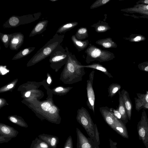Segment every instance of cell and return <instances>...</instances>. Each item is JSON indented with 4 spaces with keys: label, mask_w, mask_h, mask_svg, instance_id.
<instances>
[{
    "label": "cell",
    "mask_w": 148,
    "mask_h": 148,
    "mask_svg": "<svg viewBox=\"0 0 148 148\" xmlns=\"http://www.w3.org/2000/svg\"><path fill=\"white\" fill-rule=\"evenodd\" d=\"M146 93L148 95V91H147Z\"/></svg>",
    "instance_id": "681fc988"
},
{
    "label": "cell",
    "mask_w": 148,
    "mask_h": 148,
    "mask_svg": "<svg viewBox=\"0 0 148 148\" xmlns=\"http://www.w3.org/2000/svg\"><path fill=\"white\" fill-rule=\"evenodd\" d=\"M78 24V23L75 21L66 23L62 25L56 31V33H65L74 28Z\"/></svg>",
    "instance_id": "7402d4cb"
},
{
    "label": "cell",
    "mask_w": 148,
    "mask_h": 148,
    "mask_svg": "<svg viewBox=\"0 0 148 148\" xmlns=\"http://www.w3.org/2000/svg\"><path fill=\"white\" fill-rule=\"evenodd\" d=\"M141 15L139 16L138 18H141L148 19V11H143L138 12L137 13Z\"/></svg>",
    "instance_id": "d590c367"
},
{
    "label": "cell",
    "mask_w": 148,
    "mask_h": 148,
    "mask_svg": "<svg viewBox=\"0 0 148 148\" xmlns=\"http://www.w3.org/2000/svg\"><path fill=\"white\" fill-rule=\"evenodd\" d=\"M109 141L110 148H117L116 146L117 143L116 142H113L110 138L109 139Z\"/></svg>",
    "instance_id": "8d00e7d4"
},
{
    "label": "cell",
    "mask_w": 148,
    "mask_h": 148,
    "mask_svg": "<svg viewBox=\"0 0 148 148\" xmlns=\"http://www.w3.org/2000/svg\"><path fill=\"white\" fill-rule=\"evenodd\" d=\"M137 130L140 139L146 148H148V119L145 110H143L140 120L138 123Z\"/></svg>",
    "instance_id": "8992f818"
},
{
    "label": "cell",
    "mask_w": 148,
    "mask_h": 148,
    "mask_svg": "<svg viewBox=\"0 0 148 148\" xmlns=\"http://www.w3.org/2000/svg\"><path fill=\"white\" fill-rule=\"evenodd\" d=\"M12 128L6 126H1L0 130L3 134L7 135H12V132H13Z\"/></svg>",
    "instance_id": "4dcf8cb0"
},
{
    "label": "cell",
    "mask_w": 148,
    "mask_h": 148,
    "mask_svg": "<svg viewBox=\"0 0 148 148\" xmlns=\"http://www.w3.org/2000/svg\"><path fill=\"white\" fill-rule=\"evenodd\" d=\"M76 119L78 123L85 130L89 137L94 141L95 124L87 110L83 107L78 109Z\"/></svg>",
    "instance_id": "277c9868"
},
{
    "label": "cell",
    "mask_w": 148,
    "mask_h": 148,
    "mask_svg": "<svg viewBox=\"0 0 148 148\" xmlns=\"http://www.w3.org/2000/svg\"><path fill=\"white\" fill-rule=\"evenodd\" d=\"M41 107L42 109L45 111H49L51 108V105L50 104L47 102L43 103L41 105Z\"/></svg>",
    "instance_id": "e575fe53"
},
{
    "label": "cell",
    "mask_w": 148,
    "mask_h": 148,
    "mask_svg": "<svg viewBox=\"0 0 148 148\" xmlns=\"http://www.w3.org/2000/svg\"><path fill=\"white\" fill-rule=\"evenodd\" d=\"M75 35L76 38L78 40H84L88 36V29L86 27H81L77 30Z\"/></svg>",
    "instance_id": "cb8c5ba5"
},
{
    "label": "cell",
    "mask_w": 148,
    "mask_h": 148,
    "mask_svg": "<svg viewBox=\"0 0 148 148\" xmlns=\"http://www.w3.org/2000/svg\"><path fill=\"white\" fill-rule=\"evenodd\" d=\"M77 136V148H93V140L86 137L78 128L76 129Z\"/></svg>",
    "instance_id": "9c48e42d"
},
{
    "label": "cell",
    "mask_w": 148,
    "mask_h": 148,
    "mask_svg": "<svg viewBox=\"0 0 148 148\" xmlns=\"http://www.w3.org/2000/svg\"><path fill=\"white\" fill-rule=\"evenodd\" d=\"M138 66L140 70L148 72V61L139 63L138 64Z\"/></svg>",
    "instance_id": "1f68e13d"
},
{
    "label": "cell",
    "mask_w": 148,
    "mask_h": 148,
    "mask_svg": "<svg viewBox=\"0 0 148 148\" xmlns=\"http://www.w3.org/2000/svg\"><path fill=\"white\" fill-rule=\"evenodd\" d=\"M30 92L29 91L26 92L25 95V97H29L30 95Z\"/></svg>",
    "instance_id": "7bdbcfd3"
},
{
    "label": "cell",
    "mask_w": 148,
    "mask_h": 148,
    "mask_svg": "<svg viewBox=\"0 0 148 148\" xmlns=\"http://www.w3.org/2000/svg\"><path fill=\"white\" fill-rule=\"evenodd\" d=\"M10 121L14 123H16L17 121V119L14 117H11L10 118Z\"/></svg>",
    "instance_id": "60d3db41"
},
{
    "label": "cell",
    "mask_w": 148,
    "mask_h": 148,
    "mask_svg": "<svg viewBox=\"0 0 148 148\" xmlns=\"http://www.w3.org/2000/svg\"><path fill=\"white\" fill-rule=\"evenodd\" d=\"M121 93L124 101L128 119L130 120L133 108L132 103L129 94L127 91L123 89L122 90Z\"/></svg>",
    "instance_id": "4fadbf2b"
},
{
    "label": "cell",
    "mask_w": 148,
    "mask_h": 148,
    "mask_svg": "<svg viewBox=\"0 0 148 148\" xmlns=\"http://www.w3.org/2000/svg\"><path fill=\"white\" fill-rule=\"evenodd\" d=\"M69 53L67 47H65L64 49L60 45L56 48L50 56V61L53 63H57L60 65L66 64Z\"/></svg>",
    "instance_id": "52a82bcc"
},
{
    "label": "cell",
    "mask_w": 148,
    "mask_h": 148,
    "mask_svg": "<svg viewBox=\"0 0 148 148\" xmlns=\"http://www.w3.org/2000/svg\"><path fill=\"white\" fill-rule=\"evenodd\" d=\"M34 47L25 48L20 51L13 57L12 60H16L26 56L31 53L35 49Z\"/></svg>",
    "instance_id": "603a6c76"
},
{
    "label": "cell",
    "mask_w": 148,
    "mask_h": 148,
    "mask_svg": "<svg viewBox=\"0 0 148 148\" xmlns=\"http://www.w3.org/2000/svg\"><path fill=\"white\" fill-rule=\"evenodd\" d=\"M46 142L52 147H56L58 142V138L56 137H49L46 138Z\"/></svg>",
    "instance_id": "f546056e"
},
{
    "label": "cell",
    "mask_w": 148,
    "mask_h": 148,
    "mask_svg": "<svg viewBox=\"0 0 148 148\" xmlns=\"http://www.w3.org/2000/svg\"><path fill=\"white\" fill-rule=\"evenodd\" d=\"M64 148H73V141L71 136L68 137Z\"/></svg>",
    "instance_id": "d6a6232c"
},
{
    "label": "cell",
    "mask_w": 148,
    "mask_h": 148,
    "mask_svg": "<svg viewBox=\"0 0 148 148\" xmlns=\"http://www.w3.org/2000/svg\"><path fill=\"white\" fill-rule=\"evenodd\" d=\"M124 38L132 42H138L144 41L146 40L145 36L138 34H132L128 37H125Z\"/></svg>",
    "instance_id": "484cf974"
},
{
    "label": "cell",
    "mask_w": 148,
    "mask_h": 148,
    "mask_svg": "<svg viewBox=\"0 0 148 148\" xmlns=\"http://www.w3.org/2000/svg\"><path fill=\"white\" fill-rule=\"evenodd\" d=\"M136 4L148 5V0H140L136 2Z\"/></svg>",
    "instance_id": "74e56055"
},
{
    "label": "cell",
    "mask_w": 148,
    "mask_h": 148,
    "mask_svg": "<svg viewBox=\"0 0 148 148\" xmlns=\"http://www.w3.org/2000/svg\"><path fill=\"white\" fill-rule=\"evenodd\" d=\"M0 104H1V99H0Z\"/></svg>",
    "instance_id": "c3c4849f"
},
{
    "label": "cell",
    "mask_w": 148,
    "mask_h": 148,
    "mask_svg": "<svg viewBox=\"0 0 148 148\" xmlns=\"http://www.w3.org/2000/svg\"><path fill=\"white\" fill-rule=\"evenodd\" d=\"M57 110V108L55 106L51 107L49 110V112L51 114H53L55 113Z\"/></svg>",
    "instance_id": "f35d334b"
},
{
    "label": "cell",
    "mask_w": 148,
    "mask_h": 148,
    "mask_svg": "<svg viewBox=\"0 0 148 148\" xmlns=\"http://www.w3.org/2000/svg\"><path fill=\"white\" fill-rule=\"evenodd\" d=\"M51 80L50 77H48V78L47 80V82L49 84H50L51 82Z\"/></svg>",
    "instance_id": "b9f144b4"
},
{
    "label": "cell",
    "mask_w": 148,
    "mask_h": 148,
    "mask_svg": "<svg viewBox=\"0 0 148 148\" xmlns=\"http://www.w3.org/2000/svg\"><path fill=\"white\" fill-rule=\"evenodd\" d=\"M64 37V35H59L56 33L52 38L37 51L31 61L37 62L50 56L56 48L60 45Z\"/></svg>",
    "instance_id": "7a4b0ae2"
},
{
    "label": "cell",
    "mask_w": 148,
    "mask_h": 148,
    "mask_svg": "<svg viewBox=\"0 0 148 148\" xmlns=\"http://www.w3.org/2000/svg\"><path fill=\"white\" fill-rule=\"evenodd\" d=\"M13 86V84H11L10 85H8L7 86V88H12Z\"/></svg>",
    "instance_id": "f6af8a7d"
},
{
    "label": "cell",
    "mask_w": 148,
    "mask_h": 148,
    "mask_svg": "<svg viewBox=\"0 0 148 148\" xmlns=\"http://www.w3.org/2000/svg\"><path fill=\"white\" fill-rule=\"evenodd\" d=\"M49 21L47 20L40 21L34 26L29 35V37L40 34L46 29Z\"/></svg>",
    "instance_id": "9a60e30c"
},
{
    "label": "cell",
    "mask_w": 148,
    "mask_h": 148,
    "mask_svg": "<svg viewBox=\"0 0 148 148\" xmlns=\"http://www.w3.org/2000/svg\"><path fill=\"white\" fill-rule=\"evenodd\" d=\"M95 70H93L89 75V79L87 81L86 90L87 100L86 104L88 108L95 113V96L93 90V84Z\"/></svg>",
    "instance_id": "ba28073f"
},
{
    "label": "cell",
    "mask_w": 148,
    "mask_h": 148,
    "mask_svg": "<svg viewBox=\"0 0 148 148\" xmlns=\"http://www.w3.org/2000/svg\"><path fill=\"white\" fill-rule=\"evenodd\" d=\"M143 108L148 109V103L145 104L143 107Z\"/></svg>",
    "instance_id": "ee69618b"
},
{
    "label": "cell",
    "mask_w": 148,
    "mask_h": 148,
    "mask_svg": "<svg viewBox=\"0 0 148 148\" xmlns=\"http://www.w3.org/2000/svg\"><path fill=\"white\" fill-rule=\"evenodd\" d=\"M82 66L84 68L93 69L100 71L107 75L109 77L112 78L113 77L106 67L99 63H94L91 64L86 65H82Z\"/></svg>",
    "instance_id": "44dd1931"
},
{
    "label": "cell",
    "mask_w": 148,
    "mask_h": 148,
    "mask_svg": "<svg viewBox=\"0 0 148 148\" xmlns=\"http://www.w3.org/2000/svg\"><path fill=\"white\" fill-rule=\"evenodd\" d=\"M99 111L105 122L113 130L114 116L110 108L107 106L101 107L99 108Z\"/></svg>",
    "instance_id": "8fae6325"
},
{
    "label": "cell",
    "mask_w": 148,
    "mask_h": 148,
    "mask_svg": "<svg viewBox=\"0 0 148 148\" xmlns=\"http://www.w3.org/2000/svg\"><path fill=\"white\" fill-rule=\"evenodd\" d=\"M121 87L120 85L117 83L111 84L108 88L109 94L108 96L111 98L114 97L119 91Z\"/></svg>",
    "instance_id": "d4e9b609"
},
{
    "label": "cell",
    "mask_w": 148,
    "mask_h": 148,
    "mask_svg": "<svg viewBox=\"0 0 148 148\" xmlns=\"http://www.w3.org/2000/svg\"><path fill=\"white\" fill-rule=\"evenodd\" d=\"M110 0H97L94 2L90 6V9H93L104 5Z\"/></svg>",
    "instance_id": "83f0119b"
},
{
    "label": "cell",
    "mask_w": 148,
    "mask_h": 148,
    "mask_svg": "<svg viewBox=\"0 0 148 148\" xmlns=\"http://www.w3.org/2000/svg\"><path fill=\"white\" fill-rule=\"evenodd\" d=\"M110 109L112 111L114 116L117 119L120 121H121V116L120 113L119 112L118 109H115L113 108H111Z\"/></svg>",
    "instance_id": "836d02e7"
},
{
    "label": "cell",
    "mask_w": 148,
    "mask_h": 148,
    "mask_svg": "<svg viewBox=\"0 0 148 148\" xmlns=\"http://www.w3.org/2000/svg\"><path fill=\"white\" fill-rule=\"evenodd\" d=\"M40 12L19 16L13 15L2 25L4 28L16 27L21 25L31 23L38 20L41 15Z\"/></svg>",
    "instance_id": "5b68a950"
},
{
    "label": "cell",
    "mask_w": 148,
    "mask_h": 148,
    "mask_svg": "<svg viewBox=\"0 0 148 148\" xmlns=\"http://www.w3.org/2000/svg\"><path fill=\"white\" fill-rule=\"evenodd\" d=\"M94 142L95 145L99 146L100 144L99 133L96 124H95L94 126Z\"/></svg>",
    "instance_id": "f1b7e54d"
},
{
    "label": "cell",
    "mask_w": 148,
    "mask_h": 148,
    "mask_svg": "<svg viewBox=\"0 0 148 148\" xmlns=\"http://www.w3.org/2000/svg\"><path fill=\"white\" fill-rule=\"evenodd\" d=\"M40 147L41 148H48V145L45 142H42L40 144Z\"/></svg>",
    "instance_id": "ab89813d"
},
{
    "label": "cell",
    "mask_w": 148,
    "mask_h": 148,
    "mask_svg": "<svg viewBox=\"0 0 148 148\" xmlns=\"http://www.w3.org/2000/svg\"><path fill=\"white\" fill-rule=\"evenodd\" d=\"M50 1H51L52 2H54L56 1H58V0H49Z\"/></svg>",
    "instance_id": "7dc6e473"
},
{
    "label": "cell",
    "mask_w": 148,
    "mask_h": 148,
    "mask_svg": "<svg viewBox=\"0 0 148 148\" xmlns=\"http://www.w3.org/2000/svg\"><path fill=\"white\" fill-rule=\"evenodd\" d=\"M71 39L75 47L79 52L86 48L89 44L88 40H78L76 38L75 35L72 36Z\"/></svg>",
    "instance_id": "d6986e66"
},
{
    "label": "cell",
    "mask_w": 148,
    "mask_h": 148,
    "mask_svg": "<svg viewBox=\"0 0 148 148\" xmlns=\"http://www.w3.org/2000/svg\"><path fill=\"white\" fill-rule=\"evenodd\" d=\"M91 27L94 28L95 31L97 33L105 32L111 29L107 23L101 21L91 25Z\"/></svg>",
    "instance_id": "ffe728a7"
},
{
    "label": "cell",
    "mask_w": 148,
    "mask_h": 148,
    "mask_svg": "<svg viewBox=\"0 0 148 148\" xmlns=\"http://www.w3.org/2000/svg\"><path fill=\"white\" fill-rule=\"evenodd\" d=\"M12 34H10L0 33V39L5 47L7 48L9 45Z\"/></svg>",
    "instance_id": "4316f807"
},
{
    "label": "cell",
    "mask_w": 148,
    "mask_h": 148,
    "mask_svg": "<svg viewBox=\"0 0 148 148\" xmlns=\"http://www.w3.org/2000/svg\"><path fill=\"white\" fill-rule=\"evenodd\" d=\"M89 45L84 52L86 54V62L88 64L95 61L107 62L115 58L114 54L110 51L102 50L90 43Z\"/></svg>",
    "instance_id": "3957f363"
},
{
    "label": "cell",
    "mask_w": 148,
    "mask_h": 148,
    "mask_svg": "<svg viewBox=\"0 0 148 148\" xmlns=\"http://www.w3.org/2000/svg\"><path fill=\"white\" fill-rule=\"evenodd\" d=\"M136 95L138 98H134L135 109L139 111L143 108L145 104L148 103V95L146 93H137Z\"/></svg>",
    "instance_id": "2e32d148"
},
{
    "label": "cell",
    "mask_w": 148,
    "mask_h": 148,
    "mask_svg": "<svg viewBox=\"0 0 148 148\" xmlns=\"http://www.w3.org/2000/svg\"><path fill=\"white\" fill-rule=\"evenodd\" d=\"M95 42L104 48H116L117 47L116 43L110 37L98 40Z\"/></svg>",
    "instance_id": "ac0fdd59"
},
{
    "label": "cell",
    "mask_w": 148,
    "mask_h": 148,
    "mask_svg": "<svg viewBox=\"0 0 148 148\" xmlns=\"http://www.w3.org/2000/svg\"><path fill=\"white\" fill-rule=\"evenodd\" d=\"M114 123L113 130L116 132L122 137L128 138H129L128 132L125 125L114 116Z\"/></svg>",
    "instance_id": "7c38bea8"
},
{
    "label": "cell",
    "mask_w": 148,
    "mask_h": 148,
    "mask_svg": "<svg viewBox=\"0 0 148 148\" xmlns=\"http://www.w3.org/2000/svg\"><path fill=\"white\" fill-rule=\"evenodd\" d=\"M93 148H99V146L94 145Z\"/></svg>",
    "instance_id": "bcb514c9"
},
{
    "label": "cell",
    "mask_w": 148,
    "mask_h": 148,
    "mask_svg": "<svg viewBox=\"0 0 148 148\" xmlns=\"http://www.w3.org/2000/svg\"><path fill=\"white\" fill-rule=\"evenodd\" d=\"M9 47L10 49L17 51L23 43L24 36L21 32H16L12 34Z\"/></svg>",
    "instance_id": "30bf717a"
},
{
    "label": "cell",
    "mask_w": 148,
    "mask_h": 148,
    "mask_svg": "<svg viewBox=\"0 0 148 148\" xmlns=\"http://www.w3.org/2000/svg\"><path fill=\"white\" fill-rule=\"evenodd\" d=\"M121 11L130 13H137L138 12L148 11V5L136 4L133 7L122 9Z\"/></svg>",
    "instance_id": "e0dca14e"
},
{
    "label": "cell",
    "mask_w": 148,
    "mask_h": 148,
    "mask_svg": "<svg viewBox=\"0 0 148 148\" xmlns=\"http://www.w3.org/2000/svg\"><path fill=\"white\" fill-rule=\"evenodd\" d=\"M119 95V104L118 110L120 113L121 117V121L125 125L128 122V118L124 102L121 92L119 91L118 92Z\"/></svg>",
    "instance_id": "5bb4252c"
},
{
    "label": "cell",
    "mask_w": 148,
    "mask_h": 148,
    "mask_svg": "<svg viewBox=\"0 0 148 148\" xmlns=\"http://www.w3.org/2000/svg\"><path fill=\"white\" fill-rule=\"evenodd\" d=\"M82 65L75 55L70 52L64 70V81L66 84H73L82 81L86 73Z\"/></svg>",
    "instance_id": "6da1fadb"
}]
</instances>
